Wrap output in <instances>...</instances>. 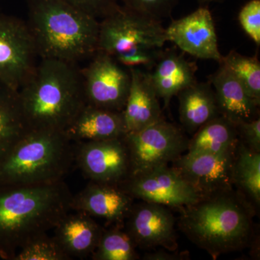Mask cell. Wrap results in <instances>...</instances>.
Instances as JSON below:
<instances>
[{
  "label": "cell",
  "instance_id": "obj_1",
  "mask_svg": "<svg viewBox=\"0 0 260 260\" xmlns=\"http://www.w3.org/2000/svg\"><path fill=\"white\" fill-rule=\"evenodd\" d=\"M73 197L64 180L0 184V256L12 259L32 239L54 230L71 211Z\"/></svg>",
  "mask_w": 260,
  "mask_h": 260
},
{
  "label": "cell",
  "instance_id": "obj_2",
  "mask_svg": "<svg viewBox=\"0 0 260 260\" xmlns=\"http://www.w3.org/2000/svg\"><path fill=\"white\" fill-rule=\"evenodd\" d=\"M179 210L181 232L214 259L253 243L255 206L237 189L204 197Z\"/></svg>",
  "mask_w": 260,
  "mask_h": 260
},
{
  "label": "cell",
  "instance_id": "obj_3",
  "mask_svg": "<svg viewBox=\"0 0 260 260\" xmlns=\"http://www.w3.org/2000/svg\"><path fill=\"white\" fill-rule=\"evenodd\" d=\"M18 93L30 130L64 133L86 105L81 70L59 59H41Z\"/></svg>",
  "mask_w": 260,
  "mask_h": 260
},
{
  "label": "cell",
  "instance_id": "obj_4",
  "mask_svg": "<svg viewBox=\"0 0 260 260\" xmlns=\"http://www.w3.org/2000/svg\"><path fill=\"white\" fill-rule=\"evenodd\" d=\"M40 59L78 64L97 52L99 20L64 0H25Z\"/></svg>",
  "mask_w": 260,
  "mask_h": 260
},
{
  "label": "cell",
  "instance_id": "obj_5",
  "mask_svg": "<svg viewBox=\"0 0 260 260\" xmlns=\"http://www.w3.org/2000/svg\"><path fill=\"white\" fill-rule=\"evenodd\" d=\"M75 149L64 133L30 130L0 162V184L64 180L75 165Z\"/></svg>",
  "mask_w": 260,
  "mask_h": 260
},
{
  "label": "cell",
  "instance_id": "obj_6",
  "mask_svg": "<svg viewBox=\"0 0 260 260\" xmlns=\"http://www.w3.org/2000/svg\"><path fill=\"white\" fill-rule=\"evenodd\" d=\"M161 23L119 5L99 20L97 51L114 58L144 49H161L167 43Z\"/></svg>",
  "mask_w": 260,
  "mask_h": 260
},
{
  "label": "cell",
  "instance_id": "obj_7",
  "mask_svg": "<svg viewBox=\"0 0 260 260\" xmlns=\"http://www.w3.org/2000/svg\"><path fill=\"white\" fill-rule=\"evenodd\" d=\"M130 162V175L172 164L187 150L188 139L179 126L161 120L124 136Z\"/></svg>",
  "mask_w": 260,
  "mask_h": 260
},
{
  "label": "cell",
  "instance_id": "obj_8",
  "mask_svg": "<svg viewBox=\"0 0 260 260\" xmlns=\"http://www.w3.org/2000/svg\"><path fill=\"white\" fill-rule=\"evenodd\" d=\"M39 58L26 22L0 14V83L19 90L34 73Z\"/></svg>",
  "mask_w": 260,
  "mask_h": 260
},
{
  "label": "cell",
  "instance_id": "obj_9",
  "mask_svg": "<svg viewBox=\"0 0 260 260\" xmlns=\"http://www.w3.org/2000/svg\"><path fill=\"white\" fill-rule=\"evenodd\" d=\"M81 70L86 104L122 112L129 94L131 76L113 56L97 51Z\"/></svg>",
  "mask_w": 260,
  "mask_h": 260
},
{
  "label": "cell",
  "instance_id": "obj_10",
  "mask_svg": "<svg viewBox=\"0 0 260 260\" xmlns=\"http://www.w3.org/2000/svg\"><path fill=\"white\" fill-rule=\"evenodd\" d=\"M236 150L237 148L219 153L185 152L171 164V167L197 194L204 198L234 189Z\"/></svg>",
  "mask_w": 260,
  "mask_h": 260
},
{
  "label": "cell",
  "instance_id": "obj_11",
  "mask_svg": "<svg viewBox=\"0 0 260 260\" xmlns=\"http://www.w3.org/2000/svg\"><path fill=\"white\" fill-rule=\"evenodd\" d=\"M75 143V164L90 181L119 186L129 177L124 137Z\"/></svg>",
  "mask_w": 260,
  "mask_h": 260
},
{
  "label": "cell",
  "instance_id": "obj_12",
  "mask_svg": "<svg viewBox=\"0 0 260 260\" xmlns=\"http://www.w3.org/2000/svg\"><path fill=\"white\" fill-rule=\"evenodd\" d=\"M119 186L134 200L179 209L202 198L169 165L131 176Z\"/></svg>",
  "mask_w": 260,
  "mask_h": 260
},
{
  "label": "cell",
  "instance_id": "obj_13",
  "mask_svg": "<svg viewBox=\"0 0 260 260\" xmlns=\"http://www.w3.org/2000/svg\"><path fill=\"white\" fill-rule=\"evenodd\" d=\"M125 220L126 232L137 248L178 249L176 219L169 207L145 201L133 204Z\"/></svg>",
  "mask_w": 260,
  "mask_h": 260
},
{
  "label": "cell",
  "instance_id": "obj_14",
  "mask_svg": "<svg viewBox=\"0 0 260 260\" xmlns=\"http://www.w3.org/2000/svg\"><path fill=\"white\" fill-rule=\"evenodd\" d=\"M167 42L174 43L181 51L204 60L221 62L218 36L211 12L200 7L185 17L173 20L165 28Z\"/></svg>",
  "mask_w": 260,
  "mask_h": 260
},
{
  "label": "cell",
  "instance_id": "obj_15",
  "mask_svg": "<svg viewBox=\"0 0 260 260\" xmlns=\"http://www.w3.org/2000/svg\"><path fill=\"white\" fill-rule=\"evenodd\" d=\"M133 202L134 199L119 186L90 181L73 195L71 209L120 226L129 215Z\"/></svg>",
  "mask_w": 260,
  "mask_h": 260
},
{
  "label": "cell",
  "instance_id": "obj_16",
  "mask_svg": "<svg viewBox=\"0 0 260 260\" xmlns=\"http://www.w3.org/2000/svg\"><path fill=\"white\" fill-rule=\"evenodd\" d=\"M129 70L131 84L121 112L126 133L143 129L164 119L160 99L152 83L150 73L140 68H129Z\"/></svg>",
  "mask_w": 260,
  "mask_h": 260
},
{
  "label": "cell",
  "instance_id": "obj_17",
  "mask_svg": "<svg viewBox=\"0 0 260 260\" xmlns=\"http://www.w3.org/2000/svg\"><path fill=\"white\" fill-rule=\"evenodd\" d=\"M219 68L210 78L220 115L237 125L259 116V106L253 101L237 78L225 68Z\"/></svg>",
  "mask_w": 260,
  "mask_h": 260
},
{
  "label": "cell",
  "instance_id": "obj_18",
  "mask_svg": "<svg viewBox=\"0 0 260 260\" xmlns=\"http://www.w3.org/2000/svg\"><path fill=\"white\" fill-rule=\"evenodd\" d=\"M64 134L74 143L123 138L126 131L122 113L86 105Z\"/></svg>",
  "mask_w": 260,
  "mask_h": 260
},
{
  "label": "cell",
  "instance_id": "obj_19",
  "mask_svg": "<svg viewBox=\"0 0 260 260\" xmlns=\"http://www.w3.org/2000/svg\"><path fill=\"white\" fill-rule=\"evenodd\" d=\"M71 211L54 228V237L71 259L91 256L104 229L88 214Z\"/></svg>",
  "mask_w": 260,
  "mask_h": 260
},
{
  "label": "cell",
  "instance_id": "obj_20",
  "mask_svg": "<svg viewBox=\"0 0 260 260\" xmlns=\"http://www.w3.org/2000/svg\"><path fill=\"white\" fill-rule=\"evenodd\" d=\"M153 70L149 72L150 79L164 109L181 90L197 81L194 64L175 51H164Z\"/></svg>",
  "mask_w": 260,
  "mask_h": 260
},
{
  "label": "cell",
  "instance_id": "obj_21",
  "mask_svg": "<svg viewBox=\"0 0 260 260\" xmlns=\"http://www.w3.org/2000/svg\"><path fill=\"white\" fill-rule=\"evenodd\" d=\"M177 96L179 120L189 134H194L201 126L220 116L215 90L210 81H196L181 90Z\"/></svg>",
  "mask_w": 260,
  "mask_h": 260
},
{
  "label": "cell",
  "instance_id": "obj_22",
  "mask_svg": "<svg viewBox=\"0 0 260 260\" xmlns=\"http://www.w3.org/2000/svg\"><path fill=\"white\" fill-rule=\"evenodd\" d=\"M29 131L18 90L0 83V162Z\"/></svg>",
  "mask_w": 260,
  "mask_h": 260
},
{
  "label": "cell",
  "instance_id": "obj_23",
  "mask_svg": "<svg viewBox=\"0 0 260 260\" xmlns=\"http://www.w3.org/2000/svg\"><path fill=\"white\" fill-rule=\"evenodd\" d=\"M191 135L186 151L189 153H223L237 148L239 140L237 126L221 115Z\"/></svg>",
  "mask_w": 260,
  "mask_h": 260
},
{
  "label": "cell",
  "instance_id": "obj_24",
  "mask_svg": "<svg viewBox=\"0 0 260 260\" xmlns=\"http://www.w3.org/2000/svg\"><path fill=\"white\" fill-rule=\"evenodd\" d=\"M233 181L237 190L254 206H259L260 153L248 148L240 140L236 150Z\"/></svg>",
  "mask_w": 260,
  "mask_h": 260
},
{
  "label": "cell",
  "instance_id": "obj_25",
  "mask_svg": "<svg viewBox=\"0 0 260 260\" xmlns=\"http://www.w3.org/2000/svg\"><path fill=\"white\" fill-rule=\"evenodd\" d=\"M133 239L119 225L104 229L99 244L91 254L93 260H136L140 259Z\"/></svg>",
  "mask_w": 260,
  "mask_h": 260
},
{
  "label": "cell",
  "instance_id": "obj_26",
  "mask_svg": "<svg viewBox=\"0 0 260 260\" xmlns=\"http://www.w3.org/2000/svg\"><path fill=\"white\" fill-rule=\"evenodd\" d=\"M222 64L242 83L254 102L260 106V62L257 56H248L232 50Z\"/></svg>",
  "mask_w": 260,
  "mask_h": 260
},
{
  "label": "cell",
  "instance_id": "obj_27",
  "mask_svg": "<svg viewBox=\"0 0 260 260\" xmlns=\"http://www.w3.org/2000/svg\"><path fill=\"white\" fill-rule=\"evenodd\" d=\"M65 252L54 237L47 234L39 236L23 246L13 256V260H68Z\"/></svg>",
  "mask_w": 260,
  "mask_h": 260
},
{
  "label": "cell",
  "instance_id": "obj_28",
  "mask_svg": "<svg viewBox=\"0 0 260 260\" xmlns=\"http://www.w3.org/2000/svg\"><path fill=\"white\" fill-rule=\"evenodd\" d=\"M124 6L162 23L172 16L180 0H121Z\"/></svg>",
  "mask_w": 260,
  "mask_h": 260
},
{
  "label": "cell",
  "instance_id": "obj_29",
  "mask_svg": "<svg viewBox=\"0 0 260 260\" xmlns=\"http://www.w3.org/2000/svg\"><path fill=\"white\" fill-rule=\"evenodd\" d=\"M239 23L257 47L260 45V0H250L239 11Z\"/></svg>",
  "mask_w": 260,
  "mask_h": 260
},
{
  "label": "cell",
  "instance_id": "obj_30",
  "mask_svg": "<svg viewBox=\"0 0 260 260\" xmlns=\"http://www.w3.org/2000/svg\"><path fill=\"white\" fill-rule=\"evenodd\" d=\"M164 52L162 48L144 49L127 55L117 56L114 59L123 67L127 68V69L143 67L145 69L151 70L161 57Z\"/></svg>",
  "mask_w": 260,
  "mask_h": 260
},
{
  "label": "cell",
  "instance_id": "obj_31",
  "mask_svg": "<svg viewBox=\"0 0 260 260\" xmlns=\"http://www.w3.org/2000/svg\"><path fill=\"white\" fill-rule=\"evenodd\" d=\"M77 9L100 20L119 6V0H64Z\"/></svg>",
  "mask_w": 260,
  "mask_h": 260
},
{
  "label": "cell",
  "instance_id": "obj_32",
  "mask_svg": "<svg viewBox=\"0 0 260 260\" xmlns=\"http://www.w3.org/2000/svg\"><path fill=\"white\" fill-rule=\"evenodd\" d=\"M237 126L239 139L253 151L260 153V118L239 123Z\"/></svg>",
  "mask_w": 260,
  "mask_h": 260
},
{
  "label": "cell",
  "instance_id": "obj_33",
  "mask_svg": "<svg viewBox=\"0 0 260 260\" xmlns=\"http://www.w3.org/2000/svg\"><path fill=\"white\" fill-rule=\"evenodd\" d=\"M143 260H186L189 259V253L187 251H179L169 250L162 248L153 251L145 253Z\"/></svg>",
  "mask_w": 260,
  "mask_h": 260
},
{
  "label": "cell",
  "instance_id": "obj_34",
  "mask_svg": "<svg viewBox=\"0 0 260 260\" xmlns=\"http://www.w3.org/2000/svg\"><path fill=\"white\" fill-rule=\"evenodd\" d=\"M200 5H207L210 4V3H223L227 0H196Z\"/></svg>",
  "mask_w": 260,
  "mask_h": 260
}]
</instances>
